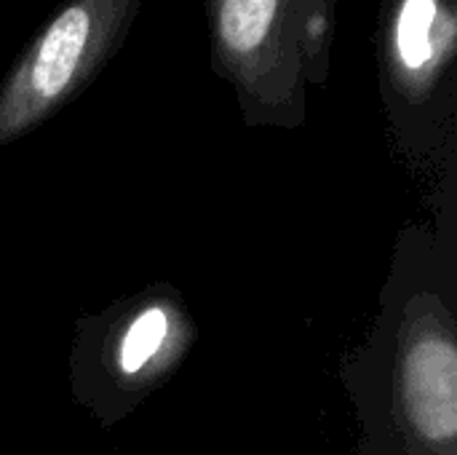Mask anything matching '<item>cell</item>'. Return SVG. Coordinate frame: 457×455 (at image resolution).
<instances>
[{
	"label": "cell",
	"instance_id": "cell-2",
	"mask_svg": "<svg viewBox=\"0 0 457 455\" xmlns=\"http://www.w3.org/2000/svg\"><path fill=\"white\" fill-rule=\"evenodd\" d=\"M142 0H70L32 38L0 83V145L75 99L120 48Z\"/></svg>",
	"mask_w": 457,
	"mask_h": 455
},
{
	"label": "cell",
	"instance_id": "cell-3",
	"mask_svg": "<svg viewBox=\"0 0 457 455\" xmlns=\"http://www.w3.org/2000/svg\"><path fill=\"white\" fill-rule=\"evenodd\" d=\"M195 324L171 287H150L96 319L78 343L75 389L96 410L123 416L158 389L185 359Z\"/></svg>",
	"mask_w": 457,
	"mask_h": 455
},
{
	"label": "cell",
	"instance_id": "cell-4",
	"mask_svg": "<svg viewBox=\"0 0 457 455\" xmlns=\"http://www.w3.org/2000/svg\"><path fill=\"white\" fill-rule=\"evenodd\" d=\"M396 418L404 455L457 453V341L450 308L410 300L396 349Z\"/></svg>",
	"mask_w": 457,
	"mask_h": 455
},
{
	"label": "cell",
	"instance_id": "cell-5",
	"mask_svg": "<svg viewBox=\"0 0 457 455\" xmlns=\"http://www.w3.org/2000/svg\"><path fill=\"white\" fill-rule=\"evenodd\" d=\"M457 54L455 0H391L386 16V80L410 107L428 105Z\"/></svg>",
	"mask_w": 457,
	"mask_h": 455
},
{
	"label": "cell",
	"instance_id": "cell-1",
	"mask_svg": "<svg viewBox=\"0 0 457 455\" xmlns=\"http://www.w3.org/2000/svg\"><path fill=\"white\" fill-rule=\"evenodd\" d=\"M214 70L249 123L300 126L311 83H324L335 0H206Z\"/></svg>",
	"mask_w": 457,
	"mask_h": 455
}]
</instances>
